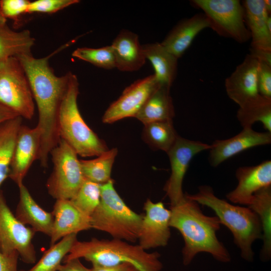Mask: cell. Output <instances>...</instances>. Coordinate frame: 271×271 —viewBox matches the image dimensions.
Returning a JSON list of instances; mask_svg holds the SVG:
<instances>
[{"label":"cell","instance_id":"cell-1","mask_svg":"<svg viewBox=\"0 0 271 271\" xmlns=\"http://www.w3.org/2000/svg\"><path fill=\"white\" fill-rule=\"evenodd\" d=\"M74 42H69L45 57L35 58L31 53L16 57L25 71L38 110L36 126L41 132V143L37 160L44 168L48 167L49 155L60 140L58 114L69 78V72L62 76L56 75L49 60Z\"/></svg>","mask_w":271,"mask_h":271},{"label":"cell","instance_id":"cell-2","mask_svg":"<svg viewBox=\"0 0 271 271\" xmlns=\"http://www.w3.org/2000/svg\"><path fill=\"white\" fill-rule=\"evenodd\" d=\"M170 209V226L177 229L184 239L182 255L185 265L189 264L200 252L210 253L221 262L230 261L228 251L217 236L221 224L216 216L204 214L199 204L186 196Z\"/></svg>","mask_w":271,"mask_h":271},{"label":"cell","instance_id":"cell-3","mask_svg":"<svg viewBox=\"0 0 271 271\" xmlns=\"http://www.w3.org/2000/svg\"><path fill=\"white\" fill-rule=\"evenodd\" d=\"M185 194L199 204L213 210L221 224L231 232L234 242L240 250L241 256L248 261L253 260L252 244L262 237L260 222L254 211L248 207L232 204L218 198L215 195L213 188L208 185L199 187L195 194Z\"/></svg>","mask_w":271,"mask_h":271},{"label":"cell","instance_id":"cell-4","mask_svg":"<svg viewBox=\"0 0 271 271\" xmlns=\"http://www.w3.org/2000/svg\"><path fill=\"white\" fill-rule=\"evenodd\" d=\"M160 257L158 252H148L139 244L132 245L114 238H93L87 241L77 240L63 262L84 258L93 265L113 266L127 263L140 271H161L163 264Z\"/></svg>","mask_w":271,"mask_h":271},{"label":"cell","instance_id":"cell-5","mask_svg":"<svg viewBox=\"0 0 271 271\" xmlns=\"http://www.w3.org/2000/svg\"><path fill=\"white\" fill-rule=\"evenodd\" d=\"M79 82L76 75L69 72L68 85L58 114V131L63 140L82 157L98 156L107 151L104 141L89 127L77 105Z\"/></svg>","mask_w":271,"mask_h":271},{"label":"cell","instance_id":"cell-6","mask_svg":"<svg viewBox=\"0 0 271 271\" xmlns=\"http://www.w3.org/2000/svg\"><path fill=\"white\" fill-rule=\"evenodd\" d=\"M99 203L91 216L92 228L113 238L135 242L138 240L143 215L131 210L114 187L111 179L100 185Z\"/></svg>","mask_w":271,"mask_h":271},{"label":"cell","instance_id":"cell-7","mask_svg":"<svg viewBox=\"0 0 271 271\" xmlns=\"http://www.w3.org/2000/svg\"><path fill=\"white\" fill-rule=\"evenodd\" d=\"M50 154L53 168L46 183L48 192L56 200H71L85 179L78 155L61 139Z\"/></svg>","mask_w":271,"mask_h":271},{"label":"cell","instance_id":"cell-8","mask_svg":"<svg viewBox=\"0 0 271 271\" xmlns=\"http://www.w3.org/2000/svg\"><path fill=\"white\" fill-rule=\"evenodd\" d=\"M31 89L19 60L11 57L0 63V103L22 118L31 120L35 113Z\"/></svg>","mask_w":271,"mask_h":271},{"label":"cell","instance_id":"cell-9","mask_svg":"<svg viewBox=\"0 0 271 271\" xmlns=\"http://www.w3.org/2000/svg\"><path fill=\"white\" fill-rule=\"evenodd\" d=\"M192 5L201 9L211 28L220 36L231 38L239 43L250 39L246 27L244 10L238 0H193Z\"/></svg>","mask_w":271,"mask_h":271},{"label":"cell","instance_id":"cell-10","mask_svg":"<svg viewBox=\"0 0 271 271\" xmlns=\"http://www.w3.org/2000/svg\"><path fill=\"white\" fill-rule=\"evenodd\" d=\"M35 233L14 215L0 190V251L7 255L18 253L24 262L34 263L36 252L32 240Z\"/></svg>","mask_w":271,"mask_h":271},{"label":"cell","instance_id":"cell-11","mask_svg":"<svg viewBox=\"0 0 271 271\" xmlns=\"http://www.w3.org/2000/svg\"><path fill=\"white\" fill-rule=\"evenodd\" d=\"M210 149V145L179 136L167 152L171 171L164 190L170 201L171 206L179 204L185 198L182 184L191 160L198 153Z\"/></svg>","mask_w":271,"mask_h":271},{"label":"cell","instance_id":"cell-12","mask_svg":"<svg viewBox=\"0 0 271 271\" xmlns=\"http://www.w3.org/2000/svg\"><path fill=\"white\" fill-rule=\"evenodd\" d=\"M160 85L155 74L134 81L107 108L102 117V122L112 123L126 117H134Z\"/></svg>","mask_w":271,"mask_h":271},{"label":"cell","instance_id":"cell-13","mask_svg":"<svg viewBox=\"0 0 271 271\" xmlns=\"http://www.w3.org/2000/svg\"><path fill=\"white\" fill-rule=\"evenodd\" d=\"M145 215L143 216L138 240L145 250L167 245L171 237L170 209L162 202H153L148 199L144 203Z\"/></svg>","mask_w":271,"mask_h":271},{"label":"cell","instance_id":"cell-14","mask_svg":"<svg viewBox=\"0 0 271 271\" xmlns=\"http://www.w3.org/2000/svg\"><path fill=\"white\" fill-rule=\"evenodd\" d=\"M235 176L237 185L226 194V198L234 204L248 206L256 192L271 186V161L256 166L239 167Z\"/></svg>","mask_w":271,"mask_h":271},{"label":"cell","instance_id":"cell-15","mask_svg":"<svg viewBox=\"0 0 271 271\" xmlns=\"http://www.w3.org/2000/svg\"><path fill=\"white\" fill-rule=\"evenodd\" d=\"M41 132L37 126L22 125L19 129L11 163L9 177L19 186L33 163L38 159Z\"/></svg>","mask_w":271,"mask_h":271},{"label":"cell","instance_id":"cell-16","mask_svg":"<svg viewBox=\"0 0 271 271\" xmlns=\"http://www.w3.org/2000/svg\"><path fill=\"white\" fill-rule=\"evenodd\" d=\"M271 143V133L258 132L252 127L243 128L235 136L225 140H217L210 145L209 162L216 167L229 158L247 149Z\"/></svg>","mask_w":271,"mask_h":271},{"label":"cell","instance_id":"cell-17","mask_svg":"<svg viewBox=\"0 0 271 271\" xmlns=\"http://www.w3.org/2000/svg\"><path fill=\"white\" fill-rule=\"evenodd\" d=\"M259 61L247 54L225 80V88L229 98L238 105H242L259 94L257 73Z\"/></svg>","mask_w":271,"mask_h":271},{"label":"cell","instance_id":"cell-18","mask_svg":"<svg viewBox=\"0 0 271 271\" xmlns=\"http://www.w3.org/2000/svg\"><path fill=\"white\" fill-rule=\"evenodd\" d=\"M52 213L54 220L50 246L66 235L92 228L90 217L81 212L70 200H56Z\"/></svg>","mask_w":271,"mask_h":271},{"label":"cell","instance_id":"cell-19","mask_svg":"<svg viewBox=\"0 0 271 271\" xmlns=\"http://www.w3.org/2000/svg\"><path fill=\"white\" fill-rule=\"evenodd\" d=\"M209 28V22L203 14H196L179 22L161 44L179 59L190 46L195 38L204 29Z\"/></svg>","mask_w":271,"mask_h":271},{"label":"cell","instance_id":"cell-20","mask_svg":"<svg viewBox=\"0 0 271 271\" xmlns=\"http://www.w3.org/2000/svg\"><path fill=\"white\" fill-rule=\"evenodd\" d=\"M111 46L115 58L116 68L119 71H137L145 64L146 58L136 34L122 30Z\"/></svg>","mask_w":271,"mask_h":271},{"label":"cell","instance_id":"cell-21","mask_svg":"<svg viewBox=\"0 0 271 271\" xmlns=\"http://www.w3.org/2000/svg\"><path fill=\"white\" fill-rule=\"evenodd\" d=\"M241 3L251 39V47L271 51V31L267 23L270 15L265 9L264 0H245Z\"/></svg>","mask_w":271,"mask_h":271},{"label":"cell","instance_id":"cell-22","mask_svg":"<svg viewBox=\"0 0 271 271\" xmlns=\"http://www.w3.org/2000/svg\"><path fill=\"white\" fill-rule=\"evenodd\" d=\"M18 187L20 199L16 217L24 225H30L35 232L43 233L50 237L54 220L52 212L46 211L40 207L23 183Z\"/></svg>","mask_w":271,"mask_h":271},{"label":"cell","instance_id":"cell-23","mask_svg":"<svg viewBox=\"0 0 271 271\" xmlns=\"http://www.w3.org/2000/svg\"><path fill=\"white\" fill-rule=\"evenodd\" d=\"M170 89L168 87L160 85L134 117L144 125L157 121L173 120L175 113Z\"/></svg>","mask_w":271,"mask_h":271},{"label":"cell","instance_id":"cell-24","mask_svg":"<svg viewBox=\"0 0 271 271\" xmlns=\"http://www.w3.org/2000/svg\"><path fill=\"white\" fill-rule=\"evenodd\" d=\"M142 47L146 59L154 68V74L159 83L170 88L176 77L178 59L161 43L146 44Z\"/></svg>","mask_w":271,"mask_h":271},{"label":"cell","instance_id":"cell-25","mask_svg":"<svg viewBox=\"0 0 271 271\" xmlns=\"http://www.w3.org/2000/svg\"><path fill=\"white\" fill-rule=\"evenodd\" d=\"M248 207L259 219L263 240L260 257L263 260H268L271 256V186L256 192Z\"/></svg>","mask_w":271,"mask_h":271},{"label":"cell","instance_id":"cell-26","mask_svg":"<svg viewBox=\"0 0 271 271\" xmlns=\"http://www.w3.org/2000/svg\"><path fill=\"white\" fill-rule=\"evenodd\" d=\"M236 117L243 128L252 127L259 121L271 133V99L259 94L239 107Z\"/></svg>","mask_w":271,"mask_h":271},{"label":"cell","instance_id":"cell-27","mask_svg":"<svg viewBox=\"0 0 271 271\" xmlns=\"http://www.w3.org/2000/svg\"><path fill=\"white\" fill-rule=\"evenodd\" d=\"M35 39L28 30L15 31L7 25L0 29V63L19 55L31 53Z\"/></svg>","mask_w":271,"mask_h":271},{"label":"cell","instance_id":"cell-28","mask_svg":"<svg viewBox=\"0 0 271 271\" xmlns=\"http://www.w3.org/2000/svg\"><path fill=\"white\" fill-rule=\"evenodd\" d=\"M23 118L17 116L0 125V187L9 177L18 133Z\"/></svg>","mask_w":271,"mask_h":271},{"label":"cell","instance_id":"cell-29","mask_svg":"<svg viewBox=\"0 0 271 271\" xmlns=\"http://www.w3.org/2000/svg\"><path fill=\"white\" fill-rule=\"evenodd\" d=\"M179 135L173 125V120L157 121L144 124L143 140L153 150L167 153L174 144Z\"/></svg>","mask_w":271,"mask_h":271},{"label":"cell","instance_id":"cell-30","mask_svg":"<svg viewBox=\"0 0 271 271\" xmlns=\"http://www.w3.org/2000/svg\"><path fill=\"white\" fill-rule=\"evenodd\" d=\"M117 153V149L114 148L107 150L95 159L80 160L85 179L100 185L110 180L112 166Z\"/></svg>","mask_w":271,"mask_h":271},{"label":"cell","instance_id":"cell-31","mask_svg":"<svg viewBox=\"0 0 271 271\" xmlns=\"http://www.w3.org/2000/svg\"><path fill=\"white\" fill-rule=\"evenodd\" d=\"M77 233L69 234L50 246L39 260L28 270L58 271L64 258L70 251L77 239Z\"/></svg>","mask_w":271,"mask_h":271},{"label":"cell","instance_id":"cell-32","mask_svg":"<svg viewBox=\"0 0 271 271\" xmlns=\"http://www.w3.org/2000/svg\"><path fill=\"white\" fill-rule=\"evenodd\" d=\"M100 194V184L85 179L70 200L81 212L90 217L99 203Z\"/></svg>","mask_w":271,"mask_h":271},{"label":"cell","instance_id":"cell-33","mask_svg":"<svg viewBox=\"0 0 271 271\" xmlns=\"http://www.w3.org/2000/svg\"><path fill=\"white\" fill-rule=\"evenodd\" d=\"M72 56L101 68H116L115 58L111 45L99 48H78L73 52Z\"/></svg>","mask_w":271,"mask_h":271},{"label":"cell","instance_id":"cell-34","mask_svg":"<svg viewBox=\"0 0 271 271\" xmlns=\"http://www.w3.org/2000/svg\"><path fill=\"white\" fill-rule=\"evenodd\" d=\"M79 2L78 0H37L30 2L27 13H54Z\"/></svg>","mask_w":271,"mask_h":271},{"label":"cell","instance_id":"cell-35","mask_svg":"<svg viewBox=\"0 0 271 271\" xmlns=\"http://www.w3.org/2000/svg\"><path fill=\"white\" fill-rule=\"evenodd\" d=\"M30 3L28 0H1L0 13L6 19L15 20L27 13Z\"/></svg>","mask_w":271,"mask_h":271},{"label":"cell","instance_id":"cell-36","mask_svg":"<svg viewBox=\"0 0 271 271\" xmlns=\"http://www.w3.org/2000/svg\"><path fill=\"white\" fill-rule=\"evenodd\" d=\"M257 87L260 95L271 99V66L259 62Z\"/></svg>","mask_w":271,"mask_h":271},{"label":"cell","instance_id":"cell-37","mask_svg":"<svg viewBox=\"0 0 271 271\" xmlns=\"http://www.w3.org/2000/svg\"><path fill=\"white\" fill-rule=\"evenodd\" d=\"M18 253L7 255L0 251V271H19L18 270Z\"/></svg>","mask_w":271,"mask_h":271},{"label":"cell","instance_id":"cell-38","mask_svg":"<svg viewBox=\"0 0 271 271\" xmlns=\"http://www.w3.org/2000/svg\"><path fill=\"white\" fill-rule=\"evenodd\" d=\"M60 265L58 271H90V268L85 267L79 258L72 259Z\"/></svg>","mask_w":271,"mask_h":271},{"label":"cell","instance_id":"cell-39","mask_svg":"<svg viewBox=\"0 0 271 271\" xmlns=\"http://www.w3.org/2000/svg\"><path fill=\"white\" fill-rule=\"evenodd\" d=\"M249 54L259 62L271 66V51L251 47Z\"/></svg>","mask_w":271,"mask_h":271},{"label":"cell","instance_id":"cell-40","mask_svg":"<svg viewBox=\"0 0 271 271\" xmlns=\"http://www.w3.org/2000/svg\"><path fill=\"white\" fill-rule=\"evenodd\" d=\"M132 265L127 263L113 266L93 265L90 271H127Z\"/></svg>","mask_w":271,"mask_h":271},{"label":"cell","instance_id":"cell-41","mask_svg":"<svg viewBox=\"0 0 271 271\" xmlns=\"http://www.w3.org/2000/svg\"><path fill=\"white\" fill-rule=\"evenodd\" d=\"M17 116L16 113L0 103V125Z\"/></svg>","mask_w":271,"mask_h":271},{"label":"cell","instance_id":"cell-42","mask_svg":"<svg viewBox=\"0 0 271 271\" xmlns=\"http://www.w3.org/2000/svg\"><path fill=\"white\" fill-rule=\"evenodd\" d=\"M264 5L265 9L268 13L270 15L271 13V1L270 0H264Z\"/></svg>","mask_w":271,"mask_h":271},{"label":"cell","instance_id":"cell-43","mask_svg":"<svg viewBox=\"0 0 271 271\" xmlns=\"http://www.w3.org/2000/svg\"><path fill=\"white\" fill-rule=\"evenodd\" d=\"M7 25V19H6L0 13V29Z\"/></svg>","mask_w":271,"mask_h":271},{"label":"cell","instance_id":"cell-44","mask_svg":"<svg viewBox=\"0 0 271 271\" xmlns=\"http://www.w3.org/2000/svg\"><path fill=\"white\" fill-rule=\"evenodd\" d=\"M127 271H140L139 269H138L137 268H136L133 265H131L127 270Z\"/></svg>","mask_w":271,"mask_h":271}]
</instances>
